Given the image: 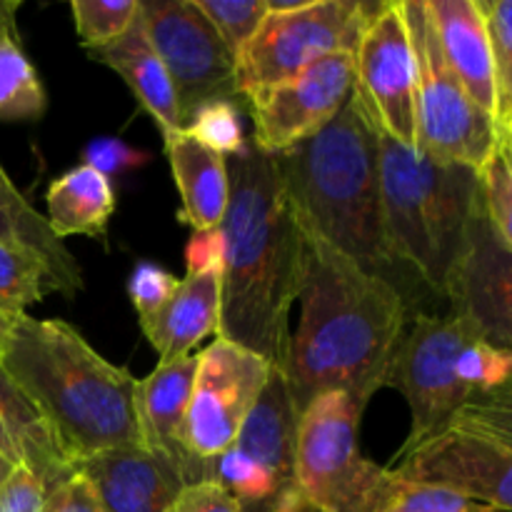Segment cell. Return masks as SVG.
I'll use <instances>...</instances> for the list:
<instances>
[{"instance_id":"obj_4","label":"cell","mask_w":512,"mask_h":512,"mask_svg":"<svg viewBox=\"0 0 512 512\" xmlns=\"http://www.w3.org/2000/svg\"><path fill=\"white\" fill-rule=\"evenodd\" d=\"M283 155L290 198L305 230L410 303V283L393 263L380 218L378 135L350 95L320 133Z\"/></svg>"},{"instance_id":"obj_15","label":"cell","mask_w":512,"mask_h":512,"mask_svg":"<svg viewBox=\"0 0 512 512\" xmlns=\"http://www.w3.org/2000/svg\"><path fill=\"white\" fill-rule=\"evenodd\" d=\"M448 313L465 320L480 340L512 343V248L505 245L475 200L468 243L445 290Z\"/></svg>"},{"instance_id":"obj_32","label":"cell","mask_w":512,"mask_h":512,"mask_svg":"<svg viewBox=\"0 0 512 512\" xmlns=\"http://www.w3.org/2000/svg\"><path fill=\"white\" fill-rule=\"evenodd\" d=\"M183 133L198 140L200 145L210 148L213 153L223 155V158H233L248 143L243 133V115H240L238 100L205 103L185 123Z\"/></svg>"},{"instance_id":"obj_39","label":"cell","mask_w":512,"mask_h":512,"mask_svg":"<svg viewBox=\"0 0 512 512\" xmlns=\"http://www.w3.org/2000/svg\"><path fill=\"white\" fill-rule=\"evenodd\" d=\"M225 265V240L220 228L193 230L188 245H185V270L188 275L220 270Z\"/></svg>"},{"instance_id":"obj_20","label":"cell","mask_w":512,"mask_h":512,"mask_svg":"<svg viewBox=\"0 0 512 512\" xmlns=\"http://www.w3.org/2000/svg\"><path fill=\"white\" fill-rule=\"evenodd\" d=\"M0 453L38 475L50 490L75 475V463L55 438L48 420L0 365Z\"/></svg>"},{"instance_id":"obj_9","label":"cell","mask_w":512,"mask_h":512,"mask_svg":"<svg viewBox=\"0 0 512 512\" xmlns=\"http://www.w3.org/2000/svg\"><path fill=\"white\" fill-rule=\"evenodd\" d=\"M405 23L418 68L415 120L418 143L428 158L478 170L498 145L495 123L470 100L440 53L438 35L425 0H403Z\"/></svg>"},{"instance_id":"obj_19","label":"cell","mask_w":512,"mask_h":512,"mask_svg":"<svg viewBox=\"0 0 512 512\" xmlns=\"http://www.w3.org/2000/svg\"><path fill=\"white\" fill-rule=\"evenodd\" d=\"M220 288L223 273L185 275L178 280L163 308L140 320L145 338L160 355V363H170L190 355V350L208 335H218L220 325Z\"/></svg>"},{"instance_id":"obj_40","label":"cell","mask_w":512,"mask_h":512,"mask_svg":"<svg viewBox=\"0 0 512 512\" xmlns=\"http://www.w3.org/2000/svg\"><path fill=\"white\" fill-rule=\"evenodd\" d=\"M168 512H243L240 505L215 483H193L180 490Z\"/></svg>"},{"instance_id":"obj_43","label":"cell","mask_w":512,"mask_h":512,"mask_svg":"<svg viewBox=\"0 0 512 512\" xmlns=\"http://www.w3.org/2000/svg\"><path fill=\"white\" fill-rule=\"evenodd\" d=\"M18 5L20 3H13V0H0V33H5V30H18L15 28Z\"/></svg>"},{"instance_id":"obj_35","label":"cell","mask_w":512,"mask_h":512,"mask_svg":"<svg viewBox=\"0 0 512 512\" xmlns=\"http://www.w3.org/2000/svg\"><path fill=\"white\" fill-rule=\"evenodd\" d=\"M512 353L508 348H498L485 340H473L465 345L458 358V378L473 393H490L510 385Z\"/></svg>"},{"instance_id":"obj_41","label":"cell","mask_w":512,"mask_h":512,"mask_svg":"<svg viewBox=\"0 0 512 512\" xmlns=\"http://www.w3.org/2000/svg\"><path fill=\"white\" fill-rule=\"evenodd\" d=\"M43 512H103V508H100L88 480L75 473L65 483L50 490Z\"/></svg>"},{"instance_id":"obj_17","label":"cell","mask_w":512,"mask_h":512,"mask_svg":"<svg viewBox=\"0 0 512 512\" xmlns=\"http://www.w3.org/2000/svg\"><path fill=\"white\" fill-rule=\"evenodd\" d=\"M198 355L160 363L148 378L135 383V415L143 448L173 460L183 473L185 485L203 483L205 460L190 458L180 445L185 410L193 393Z\"/></svg>"},{"instance_id":"obj_7","label":"cell","mask_w":512,"mask_h":512,"mask_svg":"<svg viewBox=\"0 0 512 512\" xmlns=\"http://www.w3.org/2000/svg\"><path fill=\"white\" fill-rule=\"evenodd\" d=\"M365 408L343 390L320 393L300 410L293 483L315 512H370L383 465L360 453Z\"/></svg>"},{"instance_id":"obj_13","label":"cell","mask_w":512,"mask_h":512,"mask_svg":"<svg viewBox=\"0 0 512 512\" xmlns=\"http://www.w3.org/2000/svg\"><path fill=\"white\" fill-rule=\"evenodd\" d=\"M270 370L268 360L223 338H215L198 355L193 393L180 430V445L190 458L210 460L235 443Z\"/></svg>"},{"instance_id":"obj_42","label":"cell","mask_w":512,"mask_h":512,"mask_svg":"<svg viewBox=\"0 0 512 512\" xmlns=\"http://www.w3.org/2000/svg\"><path fill=\"white\" fill-rule=\"evenodd\" d=\"M270 512H315V510L305 503V498L298 493V488H290L280 495L278 503L273 505V510Z\"/></svg>"},{"instance_id":"obj_5","label":"cell","mask_w":512,"mask_h":512,"mask_svg":"<svg viewBox=\"0 0 512 512\" xmlns=\"http://www.w3.org/2000/svg\"><path fill=\"white\" fill-rule=\"evenodd\" d=\"M378 135L380 218L388 253L403 278L445 300L468 243L478 200V173L440 163Z\"/></svg>"},{"instance_id":"obj_31","label":"cell","mask_w":512,"mask_h":512,"mask_svg":"<svg viewBox=\"0 0 512 512\" xmlns=\"http://www.w3.org/2000/svg\"><path fill=\"white\" fill-rule=\"evenodd\" d=\"M512 145H495L478 173V200L498 238L512 248Z\"/></svg>"},{"instance_id":"obj_26","label":"cell","mask_w":512,"mask_h":512,"mask_svg":"<svg viewBox=\"0 0 512 512\" xmlns=\"http://www.w3.org/2000/svg\"><path fill=\"white\" fill-rule=\"evenodd\" d=\"M203 483L220 485L243 512H270L280 495L290 490L283 488L263 465L250 460L233 445L215 458L205 460Z\"/></svg>"},{"instance_id":"obj_21","label":"cell","mask_w":512,"mask_h":512,"mask_svg":"<svg viewBox=\"0 0 512 512\" xmlns=\"http://www.w3.org/2000/svg\"><path fill=\"white\" fill-rule=\"evenodd\" d=\"M88 53L95 63L115 70L125 80V85L133 90L135 100L143 105L145 113L160 125L163 138L183 130L173 83H170V75L165 70L163 60L158 58L148 35H145L140 10L133 23H130V28L120 38L103 45V48L88 50Z\"/></svg>"},{"instance_id":"obj_2","label":"cell","mask_w":512,"mask_h":512,"mask_svg":"<svg viewBox=\"0 0 512 512\" xmlns=\"http://www.w3.org/2000/svg\"><path fill=\"white\" fill-rule=\"evenodd\" d=\"M300 320L290 338L285 380L295 408L343 390L363 408L385 388L390 358L413 308L395 285L305 230Z\"/></svg>"},{"instance_id":"obj_44","label":"cell","mask_w":512,"mask_h":512,"mask_svg":"<svg viewBox=\"0 0 512 512\" xmlns=\"http://www.w3.org/2000/svg\"><path fill=\"white\" fill-rule=\"evenodd\" d=\"M13 470H15V465H13V463H10V460H8V458H5V455H3V453H0V485H3V483H5V480H8V475H10V473H13Z\"/></svg>"},{"instance_id":"obj_1","label":"cell","mask_w":512,"mask_h":512,"mask_svg":"<svg viewBox=\"0 0 512 512\" xmlns=\"http://www.w3.org/2000/svg\"><path fill=\"white\" fill-rule=\"evenodd\" d=\"M225 165V265L215 338L260 355L283 373L293 338L290 308L303 278L305 228L290 198L283 155L248 140Z\"/></svg>"},{"instance_id":"obj_33","label":"cell","mask_w":512,"mask_h":512,"mask_svg":"<svg viewBox=\"0 0 512 512\" xmlns=\"http://www.w3.org/2000/svg\"><path fill=\"white\" fill-rule=\"evenodd\" d=\"M140 0H73L75 30L88 50L103 48L130 28L138 15Z\"/></svg>"},{"instance_id":"obj_36","label":"cell","mask_w":512,"mask_h":512,"mask_svg":"<svg viewBox=\"0 0 512 512\" xmlns=\"http://www.w3.org/2000/svg\"><path fill=\"white\" fill-rule=\"evenodd\" d=\"M175 288H178V278L155 263H140L128 280V295L140 320L163 308Z\"/></svg>"},{"instance_id":"obj_10","label":"cell","mask_w":512,"mask_h":512,"mask_svg":"<svg viewBox=\"0 0 512 512\" xmlns=\"http://www.w3.org/2000/svg\"><path fill=\"white\" fill-rule=\"evenodd\" d=\"M473 340H480L475 330L453 313L415 310L410 315L385 375V388L408 400L413 418L398 455L423 443L470 398L473 390L458 378V358Z\"/></svg>"},{"instance_id":"obj_38","label":"cell","mask_w":512,"mask_h":512,"mask_svg":"<svg viewBox=\"0 0 512 512\" xmlns=\"http://www.w3.org/2000/svg\"><path fill=\"white\" fill-rule=\"evenodd\" d=\"M48 488L35 473L15 465L13 473L0 485V512H43Z\"/></svg>"},{"instance_id":"obj_34","label":"cell","mask_w":512,"mask_h":512,"mask_svg":"<svg viewBox=\"0 0 512 512\" xmlns=\"http://www.w3.org/2000/svg\"><path fill=\"white\" fill-rule=\"evenodd\" d=\"M193 3L210 20L233 58H238L240 50L253 40L265 15L270 13L268 0H193Z\"/></svg>"},{"instance_id":"obj_12","label":"cell","mask_w":512,"mask_h":512,"mask_svg":"<svg viewBox=\"0 0 512 512\" xmlns=\"http://www.w3.org/2000/svg\"><path fill=\"white\" fill-rule=\"evenodd\" d=\"M353 98L375 133L405 148L418 143V68L403 0L380 3L355 48Z\"/></svg>"},{"instance_id":"obj_23","label":"cell","mask_w":512,"mask_h":512,"mask_svg":"<svg viewBox=\"0 0 512 512\" xmlns=\"http://www.w3.org/2000/svg\"><path fill=\"white\" fill-rule=\"evenodd\" d=\"M165 155L183 200L178 218L193 230L220 228L228 208V165L223 155L200 145L183 130L165 138Z\"/></svg>"},{"instance_id":"obj_8","label":"cell","mask_w":512,"mask_h":512,"mask_svg":"<svg viewBox=\"0 0 512 512\" xmlns=\"http://www.w3.org/2000/svg\"><path fill=\"white\" fill-rule=\"evenodd\" d=\"M270 13L235 58L240 98L285 83L315 60L355 53L363 28L380 3L368 0H268Z\"/></svg>"},{"instance_id":"obj_28","label":"cell","mask_w":512,"mask_h":512,"mask_svg":"<svg viewBox=\"0 0 512 512\" xmlns=\"http://www.w3.org/2000/svg\"><path fill=\"white\" fill-rule=\"evenodd\" d=\"M488 30L495 80V135L512 145V0H478Z\"/></svg>"},{"instance_id":"obj_16","label":"cell","mask_w":512,"mask_h":512,"mask_svg":"<svg viewBox=\"0 0 512 512\" xmlns=\"http://www.w3.org/2000/svg\"><path fill=\"white\" fill-rule=\"evenodd\" d=\"M103 512H168L185 478L178 465L143 445L100 450L75 465Z\"/></svg>"},{"instance_id":"obj_11","label":"cell","mask_w":512,"mask_h":512,"mask_svg":"<svg viewBox=\"0 0 512 512\" xmlns=\"http://www.w3.org/2000/svg\"><path fill=\"white\" fill-rule=\"evenodd\" d=\"M138 10L170 75L183 128L205 103L240 98L233 53L193 0H140Z\"/></svg>"},{"instance_id":"obj_45","label":"cell","mask_w":512,"mask_h":512,"mask_svg":"<svg viewBox=\"0 0 512 512\" xmlns=\"http://www.w3.org/2000/svg\"><path fill=\"white\" fill-rule=\"evenodd\" d=\"M8 328H10V320L0 318V355H3V345H5V335H8Z\"/></svg>"},{"instance_id":"obj_22","label":"cell","mask_w":512,"mask_h":512,"mask_svg":"<svg viewBox=\"0 0 512 512\" xmlns=\"http://www.w3.org/2000/svg\"><path fill=\"white\" fill-rule=\"evenodd\" d=\"M298 420L300 410L295 408L288 380L280 370L273 368L253 410L240 425L233 448L263 465L283 488H295L293 463Z\"/></svg>"},{"instance_id":"obj_18","label":"cell","mask_w":512,"mask_h":512,"mask_svg":"<svg viewBox=\"0 0 512 512\" xmlns=\"http://www.w3.org/2000/svg\"><path fill=\"white\" fill-rule=\"evenodd\" d=\"M438 35L440 53L458 83L495 123V80L488 30L478 0H425Z\"/></svg>"},{"instance_id":"obj_27","label":"cell","mask_w":512,"mask_h":512,"mask_svg":"<svg viewBox=\"0 0 512 512\" xmlns=\"http://www.w3.org/2000/svg\"><path fill=\"white\" fill-rule=\"evenodd\" d=\"M48 110L40 75L18 43V30L0 33V120H38Z\"/></svg>"},{"instance_id":"obj_24","label":"cell","mask_w":512,"mask_h":512,"mask_svg":"<svg viewBox=\"0 0 512 512\" xmlns=\"http://www.w3.org/2000/svg\"><path fill=\"white\" fill-rule=\"evenodd\" d=\"M0 240L38 255L48 265L55 293L75 298L83 290V270L78 260L65 248L63 240L55 238L45 215H40L25 200L3 168H0Z\"/></svg>"},{"instance_id":"obj_3","label":"cell","mask_w":512,"mask_h":512,"mask_svg":"<svg viewBox=\"0 0 512 512\" xmlns=\"http://www.w3.org/2000/svg\"><path fill=\"white\" fill-rule=\"evenodd\" d=\"M0 365L40 410L75 465L120 445H143L135 383L105 360L73 325L18 315L10 320Z\"/></svg>"},{"instance_id":"obj_25","label":"cell","mask_w":512,"mask_h":512,"mask_svg":"<svg viewBox=\"0 0 512 512\" xmlns=\"http://www.w3.org/2000/svg\"><path fill=\"white\" fill-rule=\"evenodd\" d=\"M45 205V220L58 240L70 235L103 240L115 213V190L98 170L78 165L50 183Z\"/></svg>"},{"instance_id":"obj_14","label":"cell","mask_w":512,"mask_h":512,"mask_svg":"<svg viewBox=\"0 0 512 512\" xmlns=\"http://www.w3.org/2000/svg\"><path fill=\"white\" fill-rule=\"evenodd\" d=\"M353 55H325L285 83L245 98L253 118L250 140L268 153H288L320 133L353 95Z\"/></svg>"},{"instance_id":"obj_30","label":"cell","mask_w":512,"mask_h":512,"mask_svg":"<svg viewBox=\"0 0 512 512\" xmlns=\"http://www.w3.org/2000/svg\"><path fill=\"white\" fill-rule=\"evenodd\" d=\"M370 512H495L465 495L438 485L415 483L385 468V478Z\"/></svg>"},{"instance_id":"obj_37","label":"cell","mask_w":512,"mask_h":512,"mask_svg":"<svg viewBox=\"0 0 512 512\" xmlns=\"http://www.w3.org/2000/svg\"><path fill=\"white\" fill-rule=\"evenodd\" d=\"M150 160L148 153L138 148H130L120 138H98L90 140L88 148L83 150V165L98 170L105 178H118V175L128 173V170L140 168Z\"/></svg>"},{"instance_id":"obj_29","label":"cell","mask_w":512,"mask_h":512,"mask_svg":"<svg viewBox=\"0 0 512 512\" xmlns=\"http://www.w3.org/2000/svg\"><path fill=\"white\" fill-rule=\"evenodd\" d=\"M48 293H55L48 265L30 250L0 240V318L25 315Z\"/></svg>"},{"instance_id":"obj_6","label":"cell","mask_w":512,"mask_h":512,"mask_svg":"<svg viewBox=\"0 0 512 512\" xmlns=\"http://www.w3.org/2000/svg\"><path fill=\"white\" fill-rule=\"evenodd\" d=\"M510 385L470 398L433 435L388 465L415 483L438 485L495 512L512 510Z\"/></svg>"}]
</instances>
